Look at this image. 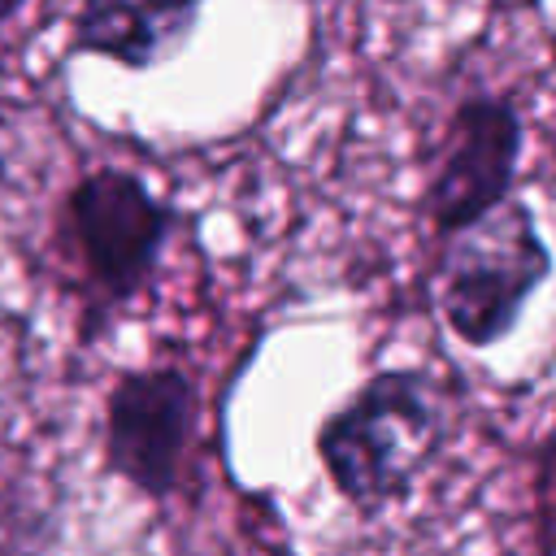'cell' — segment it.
Segmentation results:
<instances>
[{
  "label": "cell",
  "instance_id": "cell-1",
  "mask_svg": "<svg viewBox=\"0 0 556 556\" xmlns=\"http://www.w3.org/2000/svg\"><path fill=\"white\" fill-rule=\"evenodd\" d=\"M443 400L421 369H378L321 426L317 460L361 517L400 504L443 447Z\"/></svg>",
  "mask_w": 556,
  "mask_h": 556
},
{
  "label": "cell",
  "instance_id": "cell-6",
  "mask_svg": "<svg viewBox=\"0 0 556 556\" xmlns=\"http://www.w3.org/2000/svg\"><path fill=\"white\" fill-rule=\"evenodd\" d=\"M200 13L204 0H78L65 48L122 70H156L191 43Z\"/></svg>",
  "mask_w": 556,
  "mask_h": 556
},
{
  "label": "cell",
  "instance_id": "cell-7",
  "mask_svg": "<svg viewBox=\"0 0 556 556\" xmlns=\"http://www.w3.org/2000/svg\"><path fill=\"white\" fill-rule=\"evenodd\" d=\"M534 539L543 556H556V439L539 452L534 473Z\"/></svg>",
  "mask_w": 556,
  "mask_h": 556
},
{
  "label": "cell",
  "instance_id": "cell-5",
  "mask_svg": "<svg viewBox=\"0 0 556 556\" xmlns=\"http://www.w3.org/2000/svg\"><path fill=\"white\" fill-rule=\"evenodd\" d=\"M521 156V117L504 96H465L447 122L443 156L430 178L426 213L439 239L486 217L508 200Z\"/></svg>",
  "mask_w": 556,
  "mask_h": 556
},
{
  "label": "cell",
  "instance_id": "cell-2",
  "mask_svg": "<svg viewBox=\"0 0 556 556\" xmlns=\"http://www.w3.org/2000/svg\"><path fill=\"white\" fill-rule=\"evenodd\" d=\"M547 269L552 256L539 239L530 208L508 195L486 217L443 239L434 282L439 317L460 343L491 348L517 326L526 300L547 278Z\"/></svg>",
  "mask_w": 556,
  "mask_h": 556
},
{
  "label": "cell",
  "instance_id": "cell-3",
  "mask_svg": "<svg viewBox=\"0 0 556 556\" xmlns=\"http://www.w3.org/2000/svg\"><path fill=\"white\" fill-rule=\"evenodd\" d=\"M174 204H165L135 169L96 165L61 200V226L91 287V300L113 313L130 304L174 235Z\"/></svg>",
  "mask_w": 556,
  "mask_h": 556
},
{
  "label": "cell",
  "instance_id": "cell-8",
  "mask_svg": "<svg viewBox=\"0 0 556 556\" xmlns=\"http://www.w3.org/2000/svg\"><path fill=\"white\" fill-rule=\"evenodd\" d=\"M22 4H26V0H0V26H4V22H9V17L22 9Z\"/></svg>",
  "mask_w": 556,
  "mask_h": 556
},
{
  "label": "cell",
  "instance_id": "cell-4",
  "mask_svg": "<svg viewBox=\"0 0 556 556\" xmlns=\"http://www.w3.org/2000/svg\"><path fill=\"white\" fill-rule=\"evenodd\" d=\"M195 378L165 361L122 369L104 395V473L148 500H169L195 443Z\"/></svg>",
  "mask_w": 556,
  "mask_h": 556
}]
</instances>
